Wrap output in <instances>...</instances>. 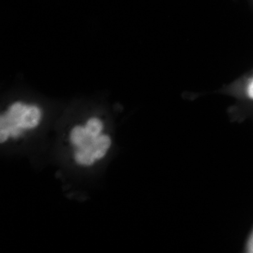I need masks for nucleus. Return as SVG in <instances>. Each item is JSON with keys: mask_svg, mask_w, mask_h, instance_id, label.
<instances>
[{"mask_svg": "<svg viewBox=\"0 0 253 253\" xmlns=\"http://www.w3.org/2000/svg\"><path fill=\"white\" fill-rule=\"evenodd\" d=\"M86 133L91 137L95 138L101 134L104 128V125L101 120L97 118H91L88 120L84 126Z\"/></svg>", "mask_w": 253, "mask_h": 253, "instance_id": "obj_1", "label": "nucleus"}, {"mask_svg": "<svg viewBox=\"0 0 253 253\" xmlns=\"http://www.w3.org/2000/svg\"><path fill=\"white\" fill-rule=\"evenodd\" d=\"M247 250L248 252L253 253V231L248 241Z\"/></svg>", "mask_w": 253, "mask_h": 253, "instance_id": "obj_2", "label": "nucleus"}, {"mask_svg": "<svg viewBox=\"0 0 253 253\" xmlns=\"http://www.w3.org/2000/svg\"><path fill=\"white\" fill-rule=\"evenodd\" d=\"M248 94H249L250 98L253 99V81L250 84L249 88H248Z\"/></svg>", "mask_w": 253, "mask_h": 253, "instance_id": "obj_3", "label": "nucleus"}]
</instances>
